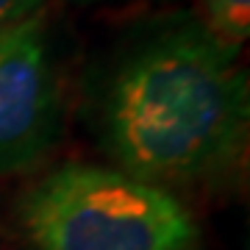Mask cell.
<instances>
[{
    "instance_id": "6da1fadb",
    "label": "cell",
    "mask_w": 250,
    "mask_h": 250,
    "mask_svg": "<svg viewBox=\"0 0 250 250\" xmlns=\"http://www.w3.org/2000/svg\"><path fill=\"white\" fill-rule=\"evenodd\" d=\"M92 125L117 170L164 189L217 181L239 167L250 131V81L239 47L178 11L117 50Z\"/></svg>"
},
{
    "instance_id": "7a4b0ae2",
    "label": "cell",
    "mask_w": 250,
    "mask_h": 250,
    "mask_svg": "<svg viewBox=\"0 0 250 250\" xmlns=\"http://www.w3.org/2000/svg\"><path fill=\"white\" fill-rule=\"evenodd\" d=\"M17 223L34 250H197L200 225L172 189L67 161L22 192Z\"/></svg>"
},
{
    "instance_id": "3957f363",
    "label": "cell",
    "mask_w": 250,
    "mask_h": 250,
    "mask_svg": "<svg viewBox=\"0 0 250 250\" xmlns=\"http://www.w3.org/2000/svg\"><path fill=\"white\" fill-rule=\"evenodd\" d=\"M64 92L45 17L0 34V178L34 170L62 139Z\"/></svg>"
},
{
    "instance_id": "277c9868",
    "label": "cell",
    "mask_w": 250,
    "mask_h": 250,
    "mask_svg": "<svg viewBox=\"0 0 250 250\" xmlns=\"http://www.w3.org/2000/svg\"><path fill=\"white\" fill-rule=\"evenodd\" d=\"M197 20L217 39L242 47L250 36V0H197Z\"/></svg>"
},
{
    "instance_id": "5b68a950",
    "label": "cell",
    "mask_w": 250,
    "mask_h": 250,
    "mask_svg": "<svg viewBox=\"0 0 250 250\" xmlns=\"http://www.w3.org/2000/svg\"><path fill=\"white\" fill-rule=\"evenodd\" d=\"M45 0H0V34L36 17Z\"/></svg>"
},
{
    "instance_id": "8992f818",
    "label": "cell",
    "mask_w": 250,
    "mask_h": 250,
    "mask_svg": "<svg viewBox=\"0 0 250 250\" xmlns=\"http://www.w3.org/2000/svg\"><path fill=\"white\" fill-rule=\"evenodd\" d=\"M81 9H92V6H128V3H142V0H70ZM145 3H167V0H145Z\"/></svg>"
}]
</instances>
